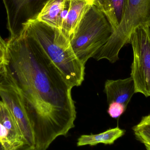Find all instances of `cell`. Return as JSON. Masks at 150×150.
<instances>
[{"instance_id":"cell-1","label":"cell","mask_w":150,"mask_h":150,"mask_svg":"<svg viewBox=\"0 0 150 150\" xmlns=\"http://www.w3.org/2000/svg\"><path fill=\"white\" fill-rule=\"evenodd\" d=\"M4 64L21 92L34 130L35 150H45L75 127L73 87L25 32L4 41Z\"/></svg>"},{"instance_id":"cell-2","label":"cell","mask_w":150,"mask_h":150,"mask_svg":"<svg viewBox=\"0 0 150 150\" xmlns=\"http://www.w3.org/2000/svg\"><path fill=\"white\" fill-rule=\"evenodd\" d=\"M24 31L33 39L73 87L82 85L85 67L75 55L70 40L61 30L34 19L29 21Z\"/></svg>"},{"instance_id":"cell-3","label":"cell","mask_w":150,"mask_h":150,"mask_svg":"<svg viewBox=\"0 0 150 150\" xmlns=\"http://www.w3.org/2000/svg\"><path fill=\"white\" fill-rule=\"evenodd\" d=\"M113 33L105 15L93 4L71 36L70 45L77 58L85 66L88 60L105 45Z\"/></svg>"},{"instance_id":"cell-4","label":"cell","mask_w":150,"mask_h":150,"mask_svg":"<svg viewBox=\"0 0 150 150\" xmlns=\"http://www.w3.org/2000/svg\"><path fill=\"white\" fill-rule=\"evenodd\" d=\"M149 20L150 0H124L119 26L93 58L98 61L106 59L112 63L116 62L122 48L130 43V37L135 29Z\"/></svg>"},{"instance_id":"cell-5","label":"cell","mask_w":150,"mask_h":150,"mask_svg":"<svg viewBox=\"0 0 150 150\" xmlns=\"http://www.w3.org/2000/svg\"><path fill=\"white\" fill-rule=\"evenodd\" d=\"M0 98L15 118L23 133L28 150H35L34 130L23 97L4 63L0 69Z\"/></svg>"},{"instance_id":"cell-6","label":"cell","mask_w":150,"mask_h":150,"mask_svg":"<svg viewBox=\"0 0 150 150\" xmlns=\"http://www.w3.org/2000/svg\"><path fill=\"white\" fill-rule=\"evenodd\" d=\"M133 52L130 76L135 92L150 97V32L146 24L138 26L131 34Z\"/></svg>"},{"instance_id":"cell-7","label":"cell","mask_w":150,"mask_h":150,"mask_svg":"<svg viewBox=\"0 0 150 150\" xmlns=\"http://www.w3.org/2000/svg\"><path fill=\"white\" fill-rule=\"evenodd\" d=\"M47 0H3L10 39L19 38L29 21L36 19Z\"/></svg>"},{"instance_id":"cell-8","label":"cell","mask_w":150,"mask_h":150,"mask_svg":"<svg viewBox=\"0 0 150 150\" xmlns=\"http://www.w3.org/2000/svg\"><path fill=\"white\" fill-rule=\"evenodd\" d=\"M0 149L28 150L22 131L1 100H0Z\"/></svg>"},{"instance_id":"cell-9","label":"cell","mask_w":150,"mask_h":150,"mask_svg":"<svg viewBox=\"0 0 150 150\" xmlns=\"http://www.w3.org/2000/svg\"><path fill=\"white\" fill-rule=\"evenodd\" d=\"M104 92L108 105L115 102L122 104L126 107L136 93L134 83L131 76L123 79L107 80Z\"/></svg>"},{"instance_id":"cell-10","label":"cell","mask_w":150,"mask_h":150,"mask_svg":"<svg viewBox=\"0 0 150 150\" xmlns=\"http://www.w3.org/2000/svg\"><path fill=\"white\" fill-rule=\"evenodd\" d=\"M69 5V0H47L36 19L61 30Z\"/></svg>"},{"instance_id":"cell-11","label":"cell","mask_w":150,"mask_h":150,"mask_svg":"<svg viewBox=\"0 0 150 150\" xmlns=\"http://www.w3.org/2000/svg\"><path fill=\"white\" fill-rule=\"evenodd\" d=\"M86 0H69V5L61 31L70 40L85 14L92 5Z\"/></svg>"},{"instance_id":"cell-12","label":"cell","mask_w":150,"mask_h":150,"mask_svg":"<svg viewBox=\"0 0 150 150\" xmlns=\"http://www.w3.org/2000/svg\"><path fill=\"white\" fill-rule=\"evenodd\" d=\"M126 130L117 127L115 128L108 129L98 134L83 135L78 139L77 146L81 147L89 145L93 146L99 144L111 145L119 138L124 136Z\"/></svg>"},{"instance_id":"cell-13","label":"cell","mask_w":150,"mask_h":150,"mask_svg":"<svg viewBox=\"0 0 150 150\" xmlns=\"http://www.w3.org/2000/svg\"><path fill=\"white\" fill-rule=\"evenodd\" d=\"M124 0H105L101 11L105 14L113 30L117 29L121 21Z\"/></svg>"},{"instance_id":"cell-14","label":"cell","mask_w":150,"mask_h":150,"mask_svg":"<svg viewBox=\"0 0 150 150\" xmlns=\"http://www.w3.org/2000/svg\"><path fill=\"white\" fill-rule=\"evenodd\" d=\"M127 108L122 104L115 102H112L109 104L107 112L112 118L118 119L125 112Z\"/></svg>"},{"instance_id":"cell-15","label":"cell","mask_w":150,"mask_h":150,"mask_svg":"<svg viewBox=\"0 0 150 150\" xmlns=\"http://www.w3.org/2000/svg\"><path fill=\"white\" fill-rule=\"evenodd\" d=\"M105 0H93V5H95L101 10Z\"/></svg>"},{"instance_id":"cell-16","label":"cell","mask_w":150,"mask_h":150,"mask_svg":"<svg viewBox=\"0 0 150 150\" xmlns=\"http://www.w3.org/2000/svg\"><path fill=\"white\" fill-rule=\"evenodd\" d=\"M4 54H5V51H4V47L3 45L0 42V61H4Z\"/></svg>"},{"instance_id":"cell-17","label":"cell","mask_w":150,"mask_h":150,"mask_svg":"<svg viewBox=\"0 0 150 150\" xmlns=\"http://www.w3.org/2000/svg\"><path fill=\"white\" fill-rule=\"evenodd\" d=\"M4 61H0V69L2 67L3 65H4Z\"/></svg>"},{"instance_id":"cell-18","label":"cell","mask_w":150,"mask_h":150,"mask_svg":"<svg viewBox=\"0 0 150 150\" xmlns=\"http://www.w3.org/2000/svg\"><path fill=\"white\" fill-rule=\"evenodd\" d=\"M146 24L147 25V26H148V27H149V30L150 32V20H149L148 22H147Z\"/></svg>"},{"instance_id":"cell-19","label":"cell","mask_w":150,"mask_h":150,"mask_svg":"<svg viewBox=\"0 0 150 150\" xmlns=\"http://www.w3.org/2000/svg\"><path fill=\"white\" fill-rule=\"evenodd\" d=\"M86 1L89 2L91 3V4H93V0H86Z\"/></svg>"},{"instance_id":"cell-20","label":"cell","mask_w":150,"mask_h":150,"mask_svg":"<svg viewBox=\"0 0 150 150\" xmlns=\"http://www.w3.org/2000/svg\"><path fill=\"white\" fill-rule=\"evenodd\" d=\"M148 117H149V118L150 119V114H149V115H148Z\"/></svg>"}]
</instances>
